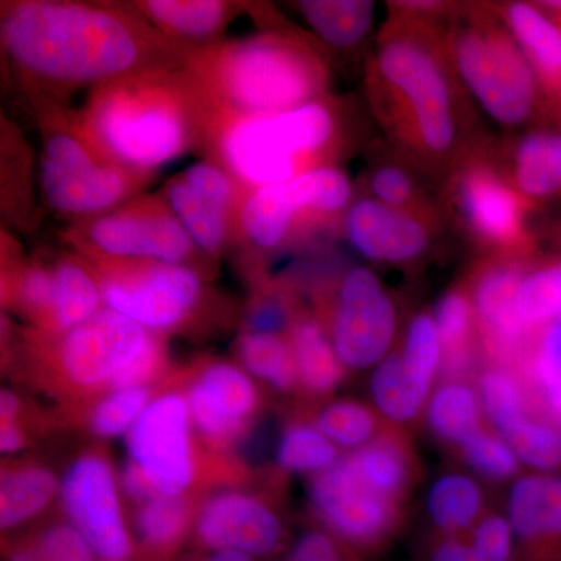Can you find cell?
Returning <instances> with one entry per match:
<instances>
[{"mask_svg": "<svg viewBox=\"0 0 561 561\" xmlns=\"http://www.w3.org/2000/svg\"><path fill=\"white\" fill-rule=\"evenodd\" d=\"M426 561H485L474 551L467 537L435 535L427 549Z\"/></svg>", "mask_w": 561, "mask_h": 561, "instance_id": "cell-51", "label": "cell"}, {"mask_svg": "<svg viewBox=\"0 0 561 561\" xmlns=\"http://www.w3.org/2000/svg\"><path fill=\"white\" fill-rule=\"evenodd\" d=\"M192 524V511L184 497L154 496L139 504L133 519L139 561H172Z\"/></svg>", "mask_w": 561, "mask_h": 561, "instance_id": "cell-28", "label": "cell"}, {"mask_svg": "<svg viewBox=\"0 0 561 561\" xmlns=\"http://www.w3.org/2000/svg\"><path fill=\"white\" fill-rule=\"evenodd\" d=\"M21 401L14 391L3 389L0 393V420H18Z\"/></svg>", "mask_w": 561, "mask_h": 561, "instance_id": "cell-56", "label": "cell"}, {"mask_svg": "<svg viewBox=\"0 0 561 561\" xmlns=\"http://www.w3.org/2000/svg\"><path fill=\"white\" fill-rule=\"evenodd\" d=\"M312 424L337 448L350 453L364 448L389 426L375 409L356 400L330 402L317 413Z\"/></svg>", "mask_w": 561, "mask_h": 561, "instance_id": "cell-36", "label": "cell"}, {"mask_svg": "<svg viewBox=\"0 0 561 561\" xmlns=\"http://www.w3.org/2000/svg\"><path fill=\"white\" fill-rule=\"evenodd\" d=\"M105 308L151 332L181 327L203 297L201 273L187 264L153 261H88Z\"/></svg>", "mask_w": 561, "mask_h": 561, "instance_id": "cell-10", "label": "cell"}, {"mask_svg": "<svg viewBox=\"0 0 561 561\" xmlns=\"http://www.w3.org/2000/svg\"><path fill=\"white\" fill-rule=\"evenodd\" d=\"M345 119L343 106L323 98L284 113L220 122L208 147L214 161L250 194L334 165L350 144Z\"/></svg>", "mask_w": 561, "mask_h": 561, "instance_id": "cell-5", "label": "cell"}, {"mask_svg": "<svg viewBox=\"0 0 561 561\" xmlns=\"http://www.w3.org/2000/svg\"><path fill=\"white\" fill-rule=\"evenodd\" d=\"M119 493L110 461L95 451L77 457L61 481V504L68 523L80 531L99 561H139Z\"/></svg>", "mask_w": 561, "mask_h": 561, "instance_id": "cell-13", "label": "cell"}, {"mask_svg": "<svg viewBox=\"0 0 561 561\" xmlns=\"http://www.w3.org/2000/svg\"><path fill=\"white\" fill-rule=\"evenodd\" d=\"M501 437L512 446L519 461L535 472L553 474L560 470L561 431L551 421L527 412L502 432Z\"/></svg>", "mask_w": 561, "mask_h": 561, "instance_id": "cell-40", "label": "cell"}, {"mask_svg": "<svg viewBox=\"0 0 561 561\" xmlns=\"http://www.w3.org/2000/svg\"><path fill=\"white\" fill-rule=\"evenodd\" d=\"M516 316L531 334L561 319V257L527 261L516 294Z\"/></svg>", "mask_w": 561, "mask_h": 561, "instance_id": "cell-35", "label": "cell"}, {"mask_svg": "<svg viewBox=\"0 0 561 561\" xmlns=\"http://www.w3.org/2000/svg\"><path fill=\"white\" fill-rule=\"evenodd\" d=\"M186 70L208 106L213 128L320 101L330 83L316 47L290 32L257 33L192 51Z\"/></svg>", "mask_w": 561, "mask_h": 561, "instance_id": "cell-4", "label": "cell"}, {"mask_svg": "<svg viewBox=\"0 0 561 561\" xmlns=\"http://www.w3.org/2000/svg\"><path fill=\"white\" fill-rule=\"evenodd\" d=\"M3 57L28 88L51 92L151 70L186 68L191 51L135 9L70 0H20L0 9Z\"/></svg>", "mask_w": 561, "mask_h": 561, "instance_id": "cell-1", "label": "cell"}, {"mask_svg": "<svg viewBox=\"0 0 561 561\" xmlns=\"http://www.w3.org/2000/svg\"><path fill=\"white\" fill-rule=\"evenodd\" d=\"M66 239L88 261L187 264L201 253L162 198H135L102 216L77 221Z\"/></svg>", "mask_w": 561, "mask_h": 561, "instance_id": "cell-9", "label": "cell"}, {"mask_svg": "<svg viewBox=\"0 0 561 561\" xmlns=\"http://www.w3.org/2000/svg\"><path fill=\"white\" fill-rule=\"evenodd\" d=\"M297 320L283 295H264L250 306L245 323L247 331L283 337V334L289 335Z\"/></svg>", "mask_w": 561, "mask_h": 561, "instance_id": "cell-49", "label": "cell"}, {"mask_svg": "<svg viewBox=\"0 0 561 561\" xmlns=\"http://www.w3.org/2000/svg\"><path fill=\"white\" fill-rule=\"evenodd\" d=\"M553 234H556V242L559 243V245L561 247V225L559 228H556Z\"/></svg>", "mask_w": 561, "mask_h": 561, "instance_id": "cell-59", "label": "cell"}, {"mask_svg": "<svg viewBox=\"0 0 561 561\" xmlns=\"http://www.w3.org/2000/svg\"><path fill=\"white\" fill-rule=\"evenodd\" d=\"M401 431L387 426L375 440L346 456L373 489L405 504L419 482L420 468L411 443Z\"/></svg>", "mask_w": 561, "mask_h": 561, "instance_id": "cell-25", "label": "cell"}, {"mask_svg": "<svg viewBox=\"0 0 561 561\" xmlns=\"http://www.w3.org/2000/svg\"><path fill=\"white\" fill-rule=\"evenodd\" d=\"M203 561H256L247 553L234 551L210 552Z\"/></svg>", "mask_w": 561, "mask_h": 561, "instance_id": "cell-57", "label": "cell"}, {"mask_svg": "<svg viewBox=\"0 0 561 561\" xmlns=\"http://www.w3.org/2000/svg\"><path fill=\"white\" fill-rule=\"evenodd\" d=\"M437 221L390 208L371 197L353 202L343 217V231L365 260L411 265L430 251Z\"/></svg>", "mask_w": 561, "mask_h": 561, "instance_id": "cell-19", "label": "cell"}, {"mask_svg": "<svg viewBox=\"0 0 561 561\" xmlns=\"http://www.w3.org/2000/svg\"><path fill=\"white\" fill-rule=\"evenodd\" d=\"M27 442L20 420H0V451L14 454L21 451Z\"/></svg>", "mask_w": 561, "mask_h": 561, "instance_id": "cell-54", "label": "cell"}, {"mask_svg": "<svg viewBox=\"0 0 561 561\" xmlns=\"http://www.w3.org/2000/svg\"><path fill=\"white\" fill-rule=\"evenodd\" d=\"M557 113H559L560 119H561V103L560 105L556 106Z\"/></svg>", "mask_w": 561, "mask_h": 561, "instance_id": "cell-60", "label": "cell"}, {"mask_svg": "<svg viewBox=\"0 0 561 561\" xmlns=\"http://www.w3.org/2000/svg\"><path fill=\"white\" fill-rule=\"evenodd\" d=\"M194 529L206 551L242 552L254 560L276 556L286 542L279 513L242 491L210 496L195 516Z\"/></svg>", "mask_w": 561, "mask_h": 561, "instance_id": "cell-18", "label": "cell"}, {"mask_svg": "<svg viewBox=\"0 0 561 561\" xmlns=\"http://www.w3.org/2000/svg\"><path fill=\"white\" fill-rule=\"evenodd\" d=\"M370 197L390 208L405 210L424 219L437 221V209L421 192L409 169L394 162L376 165L367 180Z\"/></svg>", "mask_w": 561, "mask_h": 561, "instance_id": "cell-43", "label": "cell"}, {"mask_svg": "<svg viewBox=\"0 0 561 561\" xmlns=\"http://www.w3.org/2000/svg\"><path fill=\"white\" fill-rule=\"evenodd\" d=\"M442 35L457 79L491 119L516 128L538 116L545 91L494 7L454 9Z\"/></svg>", "mask_w": 561, "mask_h": 561, "instance_id": "cell-6", "label": "cell"}, {"mask_svg": "<svg viewBox=\"0 0 561 561\" xmlns=\"http://www.w3.org/2000/svg\"><path fill=\"white\" fill-rule=\"evenodd\" d=\"M397 350L409 375L424 389L434 390L432 386L442 368V341L434 313H416Z\"/></svg>", "mask_w": 561, "mask_h": 561, "instance_id": "cell-41", "label": "cell"}, {"mask_svg": "<svg viewBox=\"0 0 561 561\" xmlns=\"http://www.w3.org/2000/svg\"><path fill=\"white\" fill-rule=\"evenodd\" d=\"M298 10L320 39L337 49L359 46L375 21V3L367 0H302Z\"/></svg>", "mask_w": 561, "mask_h": 561, "instance_id": "cell-34", "label": "cell"}, {"mask_svg": "<svg viewBox=\"0 0 561 561\" xmlns=\"http://www.w3.org/2000/svg\"><path fill=\"white\" fill-rule=\"evenodd\" d=\"M190 402L168 391L153 398L127 434L128 459L160 496L183 497L197 476Z\"/></svg>", "mask_w": 561, "mask_h": 561, "instance_id": "cell-14", "label": "cell"}, {"mask_svg": "<svg viewBox=\"0 0 561 561\" xmlns=\"http://www.w3.org/2000/svg\"><path fill=\"white\" fill-rule=\"evenodd\" d=\"M131 7L151 28L191 54L219 43L239 10L221 0H146Z\"/></svg>", "mask_w": 561, "mask_h": 561, "instance_id": "cell-22", "label": "cell"}, {"mask_svg": "<svg viewBox=\"0 0 561 561\" xmlns=\"http://www.w3.org/2000/svg\"><path fill=\"white\" fill-rule=\"evenodd\" d=\"M39 183L49 208L81 220L135 201L150 175L103 157L77 124L76 114L43 111Z\"/></svg>", "mask_w": 561, "mask_h": 561, "instance_id": "cell-7", "label": "cell"}, {"mask_svg": "<svg viewBox=\"0 0 561 561\" xmlns=\"http://www.w3.org/2000/svg\"><path fill=\"white\" fill-rule=\"evenodd\" d=\"M3 561H46L41 556L35 540L21 541L16 545H10L3 552Z\"/></svg>", "mask_w": 561, "mask_h": 561, "instance_id": "cell-55", "label": "cell"}, {"mask_svg": "<svg viewBox=\"0 0 561 561\" xmlns=\"http://www.w3.org/2000/svg\"><path fill=\"white\" fill-rule=\"evenodd\" d=\"M432 391L424 389L409 375L398 350L373 368L370 397L373 409L389 426L402 430L415 423L426 411Z\"/></svg>", "mask_w": 561, "mask_h": 561, "instance_id": "cell-31", "label": "cell"}, {"mask_svg": "<svg viewBox=\"0 0 561 561\" xmlns=\"http://www.w3.org/2000/svg\"><path fill=\"white\" fill-rule=\"evenodd\" d=\"M151 400L149 387L110 391L91 413L92 434L101 438L127 435Z\"/></svg>", "mask_w": 561, "mask_h": 561, "instance_id": "cell-44", "label": "cell"}, {"mask_svg": "<svg viewBox=\"0 0 561 561\" xmlns=\"http://www.w3.org/2000/svg\"><path fill=\"white\" fill-rule=\"evenodd\" d=\"M479 401L491 430L502 434L527 413V394L511 368L490 365L478 375Z\"/></svg>", "mask_w": 561, "mask_h": 561, "instance_id": "cell-38", "label": "cell"}, {"mask_svg": "<svg viewBox=\"0 0 561 561\" xmlns=\"http://www.w3.org/2000/svg\"><path fill=\"white\" fill-rule=\"evenodd\" d=\"M157 335L136 321L102 308L61 335L58 367L66 381L77 389L111 391Z\"/></svg>", "mask_w": 561, "mask_h": 561, "instance_id": "cell-15", "label": "cell"}, {"mask_svg": "<svg viewBox=\"0 0 561 561\" xmlns=\"http://www.w3.org/2000/svg\"><path fill=\"white\" fill-rule=\"evenodd\" d=\"M186 398L195 430L217 446L241 437L260 408V393L249 373L228 362L208 365Z\"/></svg>", "mask_w": 561, "mask_h": 561, "instance_id": "cell-20", "label": "cell"}, {"mask_svg": "<svg viewBox=\"0 0 561 561\" xmlns=\"http://www.w3.org/2000/svg\"><path fill=\"white\" fill-rule=\"evenodd\" d=\"M524 370L531 382L561 379V319L537 332Z\"/></svg>", "mask_w": 561, "mask_h": 561, "instance_id": "cell-48", "label": "cell"}, {"mask_svg": "<svg viewBox=\"0 0 561 561\" xmlns=\"http://www.w3.org/2000/svg\"><path fill=\"white\" fill-rule=\"evenodd\" d=\"M505 515L515 531L518 561L561 560V476L531 472L516 478Z\"/></svg>", "mask_w": 561, "mask_h": 561, "instance_id": "cell-21", "label": "cell"}, {"mask_svg": "<svg viewBox=\"0 0 561 561\" xmlns=\"http://www.w3.org/2000/svg\"><path fill=\"white\" fill-rule=\"evenodd\" d=\"M238 351L243 368L254 378L278 391H289L297 386L289 339L247 331L239 339Z\"/></svg>", "mask_w": 561, "mask_h": 561, "instance_id": "cell-37", "label": "cell"}, {"mask_svg": "<svg viewBox=\"0 0 561 561\" xmlns=\"http://www.w3.org/2000/svg\"><path fill=\"white\" fill-rule=\"evenodd\" d=\"M540 5L546 13L551 14L553 21L561 27V2H542Z\"/></svg>", "mask_w": 561, "mask_h": 561, "instance_id": "cell-58", "label": "cell"}, {"mask_svg": "<svg viewBox=\"0 0 561 561\" xmlns=\"http://www.w3.org/2000/svg\"><path fill=\"white\" fill-rule=\"evenodd\" d=\"M183 561H203V559H190V560H183Z\"/></svg>", "mask_w": 561, "mask_h": 561, "instance_id": "cell-61", "label": "cell"}, {"mask_svg": "<svg viewBox=\"0 0 561 561\" xmlns=\"http://www.w3.org/2000/svg\"><path fill=\"white\" fill-rule=\"evenodd\" d=\"M527 261L490 257L468 283L483 353L491 365L511 370L526 362L534 343L535 334L524 330L516 316V294Z\"/></svg>", "mask_w": 561, "mask_h": 561, "instance_id": "cell-17", "label": "cell"}, {"mask_svg": "<svg viewBox=\"0 0 561 561\" xmlns=\"http://www.w3.org/2000/svg\"><path fill=\"white\" fill-rule=\"evenodd\" d=\"M60 486L57 476L41 465H18L3 470L0 479V529L13 530L35 519L49 507Z\"/></svg>", "mask_w": 561, "mask_h": 561, "instance_id": "cell-32", "label": "cell"}, {"mask_svg": "<svg viewBox=\"0 0 561 561\" xmlns=\"http://www.w3.org/2000/svg\"><path fill=\"white\" fill-rule=\"evenodd\" d=\"M393 11L368 65L371 108L405 160L424 171H454L476 149L461 84L443 46L446 7L402 2Z\"/></svg>", "mask_w": 561, "mask_h": 561, "instance_id": "cell-2", "label": "cell"}, {"mask_svg": "<svg viewBox=\"0 0 561 561\" xmlns=\"http://www.w3.org/2000/svg\"><path fill=\"white\" fill-rule=\"evenodd\" d=\"M474 551L485 561H518V545L507 515L489 511L467 535Z\"/></svg>", "mask_w": 561, "mask_h": 561, "instance_id": "cell-46", "label": "cell"}, {"mask_svg": "<svg viewBox=\"0 0 561 561\" xmlns=\"http://www.w3.org/2000/svg\"><path fill=\"white\" fill-rule=\"evenodd\" d=\"M119 479L122 491L138 505L142 504V502L153 500L154 496H160V494L154 491L153 486H151L146 474L139 470L138 465L133 463L130 459L125 461L124 467H122Z\"/></svg>", "mask_w": 561, "mask_h": 561, "instance_id": "cell-52", "label": "cell"}, {"mask_svg": "<svg viewBox=\"0 0 561 561\" xmlns=\"http://www.w3.org/2000/svg\"><path fill=\"white\" fill-rule=\"evenodd\" d=\"M50 332H68L101 311L102 290L90 262L62 257L51 265Z\"/></svg>", "mask_w": 561, "mask_h": 561, "instance_id": "cell-29", "label": "cell"}, {"mask_svg": "<svg viewBox=\"0 0 561 561\" xmlns=\"http://www.w3.org/2000/svg\"><path fill=\"white\" fill-rule=\"evenodd\" d=\"M35 542L46 561H99L80 531L69 523L50 524Z\"/></svg>", "mask_w": 561, "mask_h": 561, "instance_id": "cell-47", "label": "cell"}, {"mask_svg": "<svg viewBox=\"0 0 561 561\" xmlns=\"http://www.w3.org/2000/svg\"><path fill=\"white\" fill-rule=\"evenodd\" d=\"M502 168V176L531 205L561 201V133H527L513 144Z\"/></svg>", "mask_w": 561, "mask_h": 561, "instance_id": "cell-24", "label": "cell"}, {"mask_svg": "<svg viewBox=\"0 0 561 561\" xmlns=\"http://www.w3.org/2000/svg\"><path fill=\"white\" fill-rule=\"evenodd\" d=\"M496 11L537 73L546 99L553 106L560 105V25L535 3L508 2L497 7Z\"/></svg>", "mask_w": 561, "mask_h": 561, "instance_id": "cell-23", "label": "cell"}, {"mask_svg": "<svg viewBox=\"0 0 561 561\" xmlns=\"http://www.w3.org/2000/svg\"><path fill=\"white\" fill-rule=\"evenodd\" d=\"M535 389L540 394L542 409L548 421L561 431V379H548V381H535Z\"/></svg>", "mask_w": 561, "mask_h": 561, "instance_id": "cell-53", "label": "cell"}, {"mask_svg": "<svg viewBox=\"0 0 561 561\" xmlns=\"http://www.w3.org/2000/svg\"><path fill=\"white\" fill-rule=\"evenodd\" d=\"M10 294L28 319L38 323L41 328L50 331L51 328V295H54V279H51V265L41 262L22 265L13 283H10Z\"/></svg>", "mask_w": 561, "mask_h": 561, "instance_id": "cell-45", "label": "cell"}, {"mask_svg": "<svg viewBox=\"0 0 561 561\" xmlns=\"http://www.w3.org/2000/svg\"><path fill=\"white\" fill-rule=\"evenodd\" d=\"M424 413L432 435L456 449L483 426L478 390L459 379H445L435 387Z\"/></svg>", "mask_w": 561, "mask_h": 561, "instance_id": "cell-33", "label": "cell"}, {"mask_svg": "<svg viewBox=\"0 0 561 561\" xmlns=\"http://www.w3.org/2000/svg\"><path fill=\"white\" fill-rule=\"evenodd\" d=\"M275 459L280 471L316 476L341 457L337 446L313 424L297 423L280 434Z\"/></svg>", "mask_w": 561, "mask_h": 561, "instance_id": "cell-39", "label": "cell"}, {"mask_svg": "<svg viewBox=\"0 0 561 561\" xmlns=\"http://www.w3.org/2000/svg\"><path fill=\"white\" fill-rule=\"evenodd\" d=\"M77 124L103 157L150 175L208 146L210 114L186 68L151 70L94 88Z\"/></svg>", "mask_w": 561, "mask_h": 561, "instance_id": "cell-3", "label": "cell"}, {"mask_svg": "<svg viewBox=\"0 0 561 561\" xmlns=\"http://www.w3.org/2000/svg\"><path fill=\"white\" fill-rule=\"evenodd\" d=\"M324 328L343 367L368 370L393 351L397 305L375 272L353 267L339 280Z\"/></svg>", "mask_w": 561, "mask_h": 561, "instance_id": "cell-12", "label": "cell"}, {"mask_svg": "<svg viewBox=\"0 0 561 561\" xmlns=\"http://www.w3.org/2000/svg\"><path fill=\"white\" fill-rule=\"evenodd\" d=\"M446 198L461 228L490 257L530 260L527 217L534 205L478 150L454 169Z\"/></svg>", "mask_w": 561, "mask_h": 561, "instance_id": "cell-8", "label": "cell"}, {"mask_svg": "<svg viewBox=\"0 0 561 561\" xmlns=\"http://www.w3.org/2000/svg\"><path fill=\"white\" fill-rule=\"evenodd\" d=\"M457 451L471 471L491 483H505L516 479L522 463L512 446L497 432L485 426L472 432Z\"/></svg>", "mask_w": 561, "mask_h": 561, "instance_id": "cell-42", "label": "cell"}, {"mask_svg": "<svg viewBox=\"0 0 561 561\" xmlns=\"http://www.w3.org/2000/svg\"><path fill=\"white\" fill-rule=\"evenodd\" d=\"M356 553L323 529L305 531L291 546L284 561H354Z\"/></svg>", "mask_w": 561, "mask_h": 561, "instance_id": "cell-50", "label": "cell"}, {"mask_svg": "<svg viewBox=\"0 0 561 561\" xmlns=\"http://www.w3.org/2000/svg\"><path fill=\"white\" fill-rule=\"evenodd\" d=\"M427 518L437 535L467 537L485 515V493L478 479L463 471H446L426 493Z\"/></svg>", "mask_w": 561, "mask_h": 561, "instance_id": "cell-27", "label": "cell"}, {"mask_svg": "<svg viewBox=\"0 0 561 561\" xmlns=\"http://www.w3.org/2000/svg\"><path fill=\"white\" fill-rule=\"evenodd\" d=\"M434 319L442 341V378L468 381L483 351L468 286L446 291L437 302Z\"/></svg>", "mask_w": 561, "mask_h": 561, "instance_id": "cell-26", "label": "cell"}, {"mask_svg": "<svg viewBox=\"0 0 561 561\" xmlns=\"http://www.w3.org/2000/svg\"><path fill=\"white\" fill-rule=\"evenodd\" d=\"M161 198L202 254H219L239 228L242 192L214 160L195 162L173 176Z\"/></svg>", "mask_w": 561, "mask_h": 561, "instance_id": "cell-16", "label": "cell"}, {"mask_svg": "<svg viewBox=\"0 0 561 561\" xmlns=\"http://www.w3.org/2000/svg\"><path fill=\"white\" fill-rule=\"evenodd\" d=\"M308 496L321 529L356 556L381 551L404 523V504L365 482L348 456L311 476Z\"/></svg>", "mask_w": 561, "mask_h": 561, "instance_id": "cell-11", "label": "cell"}, {"mask_svg": "<svg viewBox=\"0 0 561 561\" xmlns=\"http://www.w3.org/2000/svg\"><path fill=\"white\" fill-rule=\"evenodd\" d=\"M287 339L294 354L298 383L316 397L331 393L342 382L345 367L323 323L302 317L295 321Z\"/></svg>", "mask_w": 561, "mask_h": 561, "instance_id": "cell-30", "label": "cell"}]
</instances>
